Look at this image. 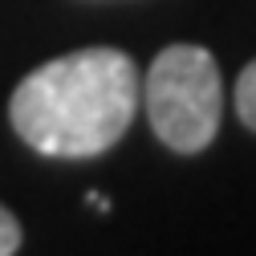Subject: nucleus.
Returning a JSON list of instances; mask_svg holds the SVG:
<instances>
[{"instance_id":"nucleus-4","label":"nucleus","mask_w":256,"mask_h":256,"mask_svg":"<svg viewBox=\"0 0 256 256\" xmlns=\"http://www.w3.org/2000/svg\"><path fill=\"white\" fill-rule=\"evenodd\" d=\"M20 220L4 208V204H0V256H12L16 248H20Z\"/></svg>"},{"instance_id":"nucleus-3","label":"nucleus","mask_w":256,"mask_h":256,"mask_svg":"<svg viewBox=\"0 0 256 256\" xmlns=\"http://www.w3.org/2000/svg\"><path fill=\"white\" fill-rule=\"evenodd\" d=\"M236 114L256 134V61H248L240 70V78H236Z\"/></svg>"},{"instance_id":"nucleus-1","label":"nucleus","mask_w":256,"mask_h":256,"mask_svg":"<svg viewBox=\"0 0 256 256\" xmlns=\"http://www.w3.org/2000/svg\"><path fill=\"white\" fill-rule=\"evenodd\" d=\"M138 66L130 53L90 45L24 74L8 98V122L37 154L94 158L106 154L134 122Z\"/></svg>"},{"instance_id":"nucleus-2","label":"nucleus","mask_w":256,"mask_h":256,"mask_svg":"<svg viewBox=\"0 0 256 256\" xmlns=\"http://www.w3.org/2000/svg\"><path fill=\"white\" fill-rule=\"evenodd\" d=\"M150 130L175 154H200L220 134L224 82L204 45H167L142 78Z\"/></svg>"}]
</instances>
